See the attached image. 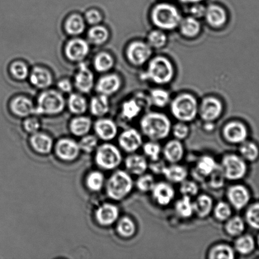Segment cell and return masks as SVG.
Returning a JSON list of instances; mask_svg holds the SVG:
<instances>
[{
    "label": "cell",
    "instance_id": "1",
    "mask_svg": "<svg viewBox=\"0 0 259 259\" xmlns=\"http://www.w3.org/2000/svg\"><path fill=\"white\" fill-rule=\"evenodd\" d=\"M142 132L151 141L166 139L171 131V121L164 114L151 112L146 114L140 121Z\"/></svg>",
    "mask_w": 259,
    "mask_h": 259
},
{
    "label": "cell",
    "instance_id": "2",
    "mask_svg": "<svg viewBox=\"0 0 259 259\" xmlns=\"http://www.w3.org/2000/svg\"><path fill=\"white\" fill-rule=\"evenodd\" d=\"M133 188L131 175L124 170H117L106 182L105 189L107 196L116 201L125 199Z\"/></svg>",
    "mask_w": 259,
    "mask_h": 259
},
{
    "label": "cell",
    "instance_id": "3",
    "mask_svg": "<svg viewBox=\"0 0 259 259\" xmlns=\"http://www.w3.org/2000/svg\"><path fill=\"white\" fill-rule=\"evenodd\" d=\"M174 74V67L171 61L159 56L150 61L143 78L157 84L163 85L171 82Z\"/></svg>",
    "mask_w": 259,
    "mask_h": 259
},
{
    "label": "cell",
    "instance_id": "4",
    "mask_svg": "<svg viewBox=\"0 0 259 259\" xmlns=\"http://www.w3.org/2000/svg\"><path fill=\"white\" fill-rule=\"evenodd\" d=\"M151 19L159 29L170 30L179 26L182 17L179 10L174 5L161 4L157 5L152 9Z\"/></svg>",
    "mask_w": 259,
    "mask_h": 259
},
{
    "label": "cell",
    "instance_id": "5",
    "mask_svg": "<svg viewBox=\"0 0 259 259\" xmlns=\"http://www.w3.org/2000/svg\"><path fill=\"white\" fill-rule=\"evenodd\" d=\"M171 110L175 118L182 122H190L195 120L199 113V105L196 98L190 94H181L174 99Z\"/></svg>",
    "mask_w": 259,
    "mask_h": 259
},
{
    "label": "cell",
    "instance_id": "6",
    "mask_svg": "<svg viewBox=\"0 0 259 259\" xmlns=\"http://www.w3.org/2000/svg\"><path fill=\"white\" fill-rule=\"evenodd\" d=\"M65 101L63 96L55 90H48L38 98L35 113L38 115H56L64 110Z\"/></svg>",
    "mask_w": 259,
    "mask_h": 259
},
{
    "label": "cell",
    "instance_id": "7",
    "mask_svg": "<svg viewBox=\"0 0 259 259\" xmlns=\"http://www.w3.org/2000/svg\"><path fill=\"white\" fill-rule=\"evenodd\" d=\"M123 156L118 147L108 142L100 145L95 150V161L100 169L113 170L120 166Z\"/></svg>",
    "mask_w": 259,
    "mask_h": 259
},
{
    "label": "cell",
    "instance_id": "8",
    "mask_svg": "<svg viewBox=\"0 0 259 259\" xmlns=\"http://www.w3.org/2000/svg\"><path fill=\"white\" fill-rule=\"evenodd\" d=\"M226 179L238 180L245 177L247 172V165L242 157L229 154L223 157L221 165Z\"/></svg>",
    "mask_w": 259,
    "mask_h": 259
},
{
    "label": "cell",
    "instance_id": "9",
    "mask_svg": "<svg viewBox=\"0 0 259 259\" xmlns=\"http://www.w3.org/2000/svg\"><path fill=\"white\" fill-rule=\"evenodd\" d=\"M53 149L58 159L67 162L76 161L81 152L78 142L68 137H63L58 140Z\"/></svg>",
    "mask_w": 259,
    "mask_h": 259
},
{
    "label": "cell",
    "instance_id": "10",
    "mask_svg": "<svg viewBox=\"0 0 259 259\" xmlns=\"http://www.w3.org/2000/svg\"><path fill=\"white\" fill-rule=\"evenodd\" d=\"M152 50L148 43L134 41L128 46L126 50L129 62L135 66L143 65L151 58Z\"/></svg>",
    "mask_w": 259,
    "mask_h": 259
},
{
    "label": "cell",
    "instance_id": "11",
    "mask_svg": "<svg viewBox=\"0 0 259 259\" xmlns=\"http://www.w3.org/2000/svg\"><path fill=\"white\" fill-rule=\"evenodd\" d=\"M223 111L221 101L212 96L204 98L199 106L200 118L205 122H213L216 120L221 115Z\"/></svg>",
    "mask_w": 259,
    "mask_h": 259
},
{
    "label": "cell",
    "instance_id": "12",
    "mask_svg": "<svg viewBox=\"0 0 259 259\" xmlns=\"http://www.w3.org/2000/svg\"><path fill=\"white\" fill-rule=\"evenodd\" d=\"M119 209L112 203H104L95 210V218L98 225L103 227H110L118 222L119 218Z\"/></svg>",
    "mask_w": 259,
    "mask_h": 259
},
{
    "label": "cell",
    "instance_id": "13",
    "mask_svg": "<svg viewBox=\"0 0 259 259\" xmlns=\"http://www.w3.org/2000/svg\"><path fill=\"white\" fill-rule=\"evenodd\" d=\"M119 146L128 153H134L143 146V140L136 129L129 128L123 131L118 137Z\"/></svg>",
    "mask_w": 259,
    "mask_h": 259
},
{
    "label": "cell",
    "instance_id": "14",
    "mask_svg": "<svg viewBox=\"0 0 259 259\" xmlns=\"http://www.w3.org/2000/svg\"><path fill=\"white\" fill-rule=\"evenodd\" d=\"M90 52V46L85 40L75 38L69 40L65 46L66 57L72 62H81Z\"/></svg>",
    "mask_w": 259,
    "mask_h": 259
},
{
    "label": "cell",
    "instance_id": "15",
    "mask_svg": "<svg viewBox=\"0 0 259 259\" xmlns=\"http://www.w3.org/2000/svg\"><path fill=\"white\" fill-rule=\"evenodd\" d=\"M223 137L230 144H242L248 136L247 127L240 121H231L223 128Z\"/></svg>",
    "mask_w": 259,
    "mask_h": 259
},
{
    "label": "cell",
    "instance_id": "16",
    "mask_svg": "<svg viewBox=\"0 0 259 259\" xmlns=\"http://www.w3.org/2000/svg\"><path fill=\"white\" fill-rule=\"evenodd\" d=\"M29 142L33 151L40 155L49 154L54 147L52 137L40 131L30 134Z\"/></svg>",
    "mask_w": 259,
    "mask_h": 259
},
{
    "label": "cell",
    "instance_id": "17",
    "mask_svg": "<svg viewBox=\"0 0 259 259\" xmlns=\"http://www.w3.org/2000/svg\"><path fill=\"white\" fill-rule=\"evenodd\" d=\"M227 197L231 205L235 209L241 210L249 202L250 193L243 185H235L228 190Z\"/></svg>",
    "mask_w": 259,
    "mask_h": 259
},
{
    "label": "cell",
    "instance_id": "18",
    "mask_svg": "<svg viewBox=\"0 0 259 259\" xmlns=\"http://www.w3.org/2000/svg\"><path fill=\"white\" fill-rule=\"evenodd\" d=\"M96 136L104 142H109L116 138L118 135V126L113 120L108 118H100L94 124Z\"/></svg>",
    "mask_w": 259,
    "mask_h": 259
},
{
    "label": "cell",
    "instance_id": "19",
    "mask_svg": "<svg viewBox=\"0 0 259 259\" xmlns=\"http://www.w3.org/2000/svg\"><path fill=\"white\" fill-rule=\"evenodd\" d=\"M151 192L155 201L162 206L169 205L175 197L174 188L167 182L156 183Z\"/></svg>",
    "mask_w": 259,
    "mask_h": 259
},
{
    "label": "cell",
    "instance_id": "20",
    "mask_svg": "<svg viewBox=\"0 0 259 259\" xmlns=\"http://www.w3.org/2000/svg\"><path fill=\"white\" fill-rule=\"evenodd\" d=\"M10 108L17 117L26 118L35 113V106L32 101L24 96L15 98L10 103Z\"/></svg>",
    "mask_w": 259,
    "mask_h": 259
},
{
    "label": "cell",
    "instance_id": "21",
    "mask_svg": "<svg viewBox=\"0 0 259 259\" xmlns=\"http://www.w3.org/2000/svg\"><path fill=\"white\" fill-rule=\"evenodd\" d=\"M94 85V75L85 63H81L75 77V85L80 92L90 93Z\"/></svg>",
    "mask_w": 259,
    "mask_h": 259
},
{
    "label": "cell",
    "instance_id": "22",
    "mask_svg": "<svg viewBox=\"0 0 259 259\" xmlns=\"http://www.w3.org/2000/svg\"><path fill=\"white\" fill-rule=\"evenodd\" d=\"M204 17L207 24L214 28L223 26L227 21V12L219 5H211L206 8Z\"/></svg>",
    "mask_w": 259,
    "mask_h": 259
},
{
    "label": "cell",
    "instance_id": "23",
    "mask_svg": "<svg viewBox=\"0 0 259 259\" xmlns=\"http://www.w3.org/2000/svg\"><path fill=\"white\" fill-rule=\"evenodd\" d=\"M121 86V80L118 75L110 74L104 76L99 79L96 90L101 95L109 96L118 91Z\"/></svg>",
    "mask_w": 259,
    "mask_h": 259
},
{
    "label": "cell",
    "instance_id": "24",
    "mask_svg": "<svg viewBox=\"0 0 259 259\" xmlns=\"http://www.w3.org/2000/svg\"><path fill=\"white\" fill-rule=\"evenodd\" d=\"M165 159L171 164L179 162L184 156V147L181 141L175 139L169 141L162 149Z\"/></svg>",
    "mask_w": 259,
    "mask_h": 259
},
{
    "label": "cell",
    "instance_id": "25",
    "mask_svg": "<svg viewBox=\"0 0 259 259\" xmlns=\"http://www.w3.org/2000/svg\"><path fill=\"white\" fill-rule=\"evenodd\" d=\"M125 167L129 174L140 175L145 174L149 164L145 157L141 155L132 153L126 157Z\"/></svg>",
    "mask_w": 259,
    "mask_h": 259
},
{
    "label": "cell",
    "instance_id": "26",
    "mask_svg": "<svg viewBox=\"0 0 259 259\" xmlns=\"http://www.w3.org/2000/svg\"><path fill=\"white\" fill-rule=\"evenodd\" d=\"M30 81L35 87L46 89L52 85L53 78L50 71L45 68L36 67L33 68L30 73Z\"/></svg>",
    "mask_w": 259,
    "mask_h": 259
},
{
    "label": "cell",
    "instance_id": "27",
    "mask_svg": "<svg viewBox=\"0 0 259 259\" xmlns=\"http://www.w3.org/2000/svg\"><path fill=\"white\" fill-rule=\"evenodd\" d=\"M92 121L87 116H76L69 123L71 134L78 137H82L90 133Z\"/></svg>",
    "mask_w": 259,
    "mask_h": 259
},
{
    "label": "cell",
    "instance_id": "28",
    "mask_svg": "<svg viewBox=\"0 0 259 259\" xmlns=\"http://www.w3.org/2000/svg\"><path fill=\"white\" fill-rule=\"evenodd\" d=\"M180 32L183 36L189 38L196 37L199 35L201 25L199 20L192 16L182 19L179 25Z\"/></svg>",
    "mask_w": 259,
    "mask_h": 259
},
{
    "label": "cell",
    "instance_id": "29",
    "mask_svg": "<svg viewBox=\"0 0 259 259\" xmlns=\"http://www.w3.org/2000/svg\"><path fill=\"white\" fill-rule=\"evenodd\" d=\"M167 180L174 184H178L184 181L188 177V171L186 167L181 165L172 164L169 166L164 167L162 172Z\"/></svg>",
    "mask_w": 259,
    "mask_h": 259
},
{
    "label": "cell",
    "instance_id": "30",
    "mask_svg": "<svg viewBox=\"0 0 259 259\" xmlns=\"http://www.w3.org/2000/svg\"><path fill=\"white\" fill-rule=\"evenodd\" d=\"M213 207V200L207 195H199L194 202V213L201 218L208 217L211 212Z\"/></svg>",
    "mask_w": 259,
    "mask_h": 259
},
{
    "label": "cell",
    "instance_id": "31",
    "mask_svg": "<svg viewBox=\"0 0 259 259\" xmlns=\"http://www.w3.org/2000/svg\"><path fill=\"white\" fill-rule=\"evenodd\" d=\"M105 183V175L98 170H94L86 175L85 185L88 190L91 192H100L103 189Z\"/></svg>",
    "mask_w": 259,
    "mask_h": 259
},
{
    "label": "cell",
    "instance_id": "32",
    "mask_svg": "<svg viewBox=\"0 0 259 259\" xmlns=\"http://www.w3.org/2000/svg\"><path fill=\"white\" fill-rule=\"evenodd\" d=\"M136 227L131 218L123 217L117 222L116 232L121 237L129 238L135 234Z\"/></svg>",
    "mask_w": 259,
    "mask_h": 259
},
{
    "label": "cell",
    "instance_id": "33",
    "mask_svg": "<svg viewBox=\"0 0 259 259\" xmlns=\"http://www.w3.org/2000/svg\"><path fill=\"white\" fill-rule=\"evenodd\" d=\"M65 29L71 35H80L85 29V20L80 15H71L66 20Z\"/></svg>",
    "mask_w": 259,
    "mask_h": 259
},
{
    "label": "cell",
    "instance_id": "34",
    "mask_svg": "<svg viewBox=\"0 0 259 259\" xmlns=\"http://www.w3.org/2000/svg\"><path fill=\"white\" fill-rule=\"evenodd\" d=\"M90 110L92 115L97 117L105 115L109 110L107 96L101 95L94 97L91 101Z\"/></svg>",
    "mask_w": 259,
    "mask_h": 259
},
{
    "label": "cell",
    "instance_id": "35",
    "mask_svg": "<svg viewBox=\"0 0 259 259\" xmlns=\"http://www.w3.org/2000/svg\"><path fill=\"white\" fill-rule=\"evenodd\" d=\"M175 210L177 214L183 218H189L194 213V202L192 201L191 197L182 195L175 204Z\"/></svg>",
    "mask_w": 259,
    "mask_h": 259
},
{
    "label": "cell",
    "instance_id": "36",
    "mask_svg": "<svg viewBox=\"0 0 259 259\" xmlns=\"http://www.w3.org/2000/svg\"><path fill=\"white\" fill-rule=\"evenodd\" d=\"M68 107L71 113L80 115L87 110V103L85 98L78 94H72L68 100Z\"/></svg>",
    "mask_w": 259,
    "mask_h": 259
},
{
    "label": "cell",
    "instance_id": "37",
    "mask_svg": "<svg viewBox=\"0 0 259 259\" xmlns=\"http://www.w3.org/2000/svg\"><path fill=\"white\" fill-rule=\"evenodd\" d=\"M108 30L102 25H94L92 28L89 30V39L94 45H103L108 40Z\"/></svg>",
    "mask_w": 259,
    "mask_h": 259
},
{
    "label": "cell",
    "instance_id": "38",
    "mask_svg": "<svg viewBox=\"0 0 259 259\" xmlns=\"http://www.w3.org/2000/svg\"><path fill=\"white\" fill-rule=\"evenodd\" d=\"M208 257L210 259H233L235 252L231 246L221 243L211 248Z\"/></svg>",
    "mask_w": 259,
    "mask_h": 259
},
{
    "label": "cell",
    "instance_id": "39",
    "mask_svg": "<svg viewBox=\"0 0 259 259\" xmlns=\"http://www.w3.org/2000/svg\"><path fill=\"white\" fill-rule=\"evenodd\" d=\"M217 164L215 159L209 156L200 157L196 166L198 174L202 176L209 177L215 169Z\"/></svg>",
    "mask_w": 259,
    "mask_h": 259
},
{
    "label": "cell",
    "instance_id": "40",
    "mask_svg": "<svg viewBox=\"0 0 259 259\" xmlns=\"http://www.w3.org/2000/svg\"><path fill=\"white\" fill-rule=\"evenodd\" d=\"M114 61L113 57L107 53H100L94 60V67L98 72H105L113 67Z\"/></svg>",
    "mask_w": 259,
    "mask_h": 259
},
{
    "label": "cell",
    "instance_id": "41",
    "mask_svg": "<svg viewBox=\"0 0 259 259\" xmlns=\"http://www.w3.org/2000/svg\"><path fill=\"white\" fill-rule=\"evenodd\" d=\"M226 232L232 237H237L242 234L245 230V223L242 218L234 217L227 220L225 226Z\"/></svg>",
    "mask_w": 259,
    "mask_h": 259
},
{
    "label": "cell",
    "instance_id": "42",
    "mask_svg": "<svg viewBox=\"0 0 259 259\" xmlns=\"http://www.w3.org/2000/svg\"><path fill=\"white\" fill-rule=\"evenodd\" d=\"M255 247L253 238L250 235H243L236 240L235 243V250L242 255L249 254Z\"/></svg>",
    "mask_w": 259,
    "mask_h": 259
},
{
    "label": "cell",
    "instance_id": "43",
    "mask_svg": "<svg viewBox=\"0 0 259 259\" xmlns=\"http://www.w3.org/2000/svg\"><path fill=\"white\" fill-rule=\"evenodd\" d=\"M239 151L242 158L249 161H255L259 154L257 146L252 142H242L241 144Z\"/></svg>",
    "mask_w": 259,
    "mask_h": 259
},
{
    "label": "cell",
    "instance_id": "44",
    "mask_svg": "<svg viewBox=\"0 0 259 259\" xmlns=\"http://www.w3.org/2000/svg\"><path fill=\"white\" fill-rule=\"evenodd\" d=\"M150 98H151L152 103L159 108L165 107L170 101L169 93L162 89H155L152 90Z\"/></svg>",
    "mask_w": 259,
    "mask_h": 259
},
{
    "label": "cell",
    "instance_id": "45",
    "mask_svg": "<svg viewBox=\"0 0 259 259\" xmlns=\"http://www.w3.org/2000/svg\"><path fill=\"white\" fill-rule=\"evenodd\" d=\"M98 137L89 134L81 137L80 141L78 142L81 151L87 154L92 153L95 151L98 146Z\"/></svg>",
    "mask_w": 259,
    "mask_h": 259
},
{
    "label": "cell",
    "instance_id": "46",
    "mask_svg": "<svg viewBox=\"0 0 259 259\" xmlns=\"http://www.w3.org/2000/svg\"><path fill=\"white\" fill-rule=\"evenodd\" d=\"M147 43L152 48H161L166 45L167 35L162 30H154L149 33L147 37Z\"/></svg>",
    "mask_w": 259,
    "mask_h": 259
},
{
    "label": "cell",
    "instance_id": "47",
    "mask_svg": "<svg viewBox=\"0 0 259 259\" xmlns=\"http://www.w3.org/2000/svg\"><path fill=\"white\" fill-rule=\"evenodd\" d=\"M141 106L136 100H130L124 103L122 108V115L127 120H133L140 113Z\"/></svg>",
    "mask_w": 259,
    "mask_h": 259
},
{
    "label": "cell",
    "instance_id": "48",
    "mask_svg": "<svg viewBox=\"0 0 259 259\" xmlns=\"http://www.w3.org/2000/svg\"><path fill=\"white\" fill-rule=\"evenodd\" d=\"M143 150L144 154L152 161H156L160 159V155L161 154L162 148L161 145L158 142L154 141H151L146 142L143 145Z\"/></svg>",
    "mask_w": 259,
    "mask_h": 259
},
{
    "label": "cell",
    "instance_id": "49",
    "mask_svg": "<svg viewBox=\"0 0 259 259\" xmlns=\"http://www.w3.org/2000/svg\"><path fill=\"white\" fill-rule=\"evenodd\" d=\"M10 70L13 77L17 80H24L29 75L27 66L21 61H16L12 63Z\"/></svg>",
    "mask_w": 259,
    "mask_h": 259
},
{
    "label": "cell",
    "instance_id": "50",
    "mask_svg": "<svg viewBox=\"0 0 259 259\" xmlns=\"http://www.w3.org/2000/svg\"><path fill=\"white\" fill-rule=\"evenodd\" d=\"M214 213L215 217L217 220L220 222H225L232 217V210L228 203L219 202L215 205Z\"/></svg>",
    "mask_w": 259,
    "mask_h": 259
},
{
    "label": "cell",
    "instance_id": "51",
    "mask_svg": "<svg viewBox=\"0 0 259 259\" xmlns=\"http://www.w3.org/2000/svg\"><path fill=\"white\" fill-rule=\"evenodd\" d=\"M155 184L156 182L154 177L152 175L144 174L139 176L136 183L137 188L142 192L152 191Z\"/></svg>",
    "mask_w": 259,
    "mask_h": 259
},
{
    "label": "cell",
    "instance_id": "52",
    "mask_svg": "<svg viewBox=\"0 0 259 259\" xmlns=\"http://www.w3.org/2000/svg\"><path fill=\"white\" fill-rule=\"evenodd\" d=\"M246 220L251 227L259 230V203L248 208L246 212Z\"/></svg>",
    "mask_w": 259,
    "mask_h": 259
},
{
    "label": "cell",
    "instance_id": "53",
    "mask_svg": "<svg viewBox=\"0 0 259 259\" xmlns=\"http://www.w3.org/2000/svg\"><path fill=\"white\" fill-rule=\"evenodd\" d=\"M209 177H210V184L213 188L217 189V188L221 187L224 185L226 178L221 167L219 165H217Z\"/></svg>",
    "mask_w": 259,
    "mask_h": 259
},
{
    "label": "cell",
    "instance_id": "54",
    "mask_svg": "<svg viewBox=\"0 0 259 259\" xmlns=\"http://www.w3.org/2000/svg\"><path fill=\"white\" fill-rule=\"evenodd\" d=\"M181 184L180 192H181L182 195L192 197L197 195L198 192H199V186L194 182L190 181V180L188 181V180H185Z\"/></svg>",
    "mask_w": 259,
    "mask_h": 259
},
{
    "label": "cell",
    "instance_id": "55",
    "mask_svg": "<svg viewBox=\"0 0 259 259\" xmlns=\"http://www.w3.org/2000/svg\"><path fill=\"white\" fill-rule=\"evenodd\" d=\"M172 130V134H173L175 138L179 141L184 140L189 136L190 130L189 126L184 122H180L175 124Z\"/></svg>",
    "mask_w": 259,
    "mask_h": 259
},
{
    "label": "cell",
    "instance_id": "56",
    "mask_svg": "<svg viewBox=\"0 0 259 259\" xmlns=\"http://www.w3.org/2000/svg\"><path fill=\"white\" fill-rule=\"evenodd\" d=\"M41 123L37 118L28 116L23 122V128L28 134H32L40 131Z\"/></svg>",
    "mask_w": 259,
    "mask_h": 259
},
{
    "label": "cell",
    "instance_id": "57",
    "mask_svg": "<svg viewBox=\"0 0 259 259\" xmlns=\"http://www.w3.org/2000/svg\"><path fill=\"white\" fill-rule=\"evenodd\" d=\"M85 18L89 24L96 25L102 20V15L96 10H90L86 13Z\"/></svg>",
    "mask_w": 259,
    "mask_h": 259
},
{
    "label": "cell",
    "instance_id": "58",
    "mask_svg": "<svg viewBox=\"0 0 259 259\" xmlns=\"http://www.w3.org/2000/svg\"><path fill=\"white\" fill-rule=\"evenodd\" d=\"M194 4L195 5H193L190 10L192 16L196 18V19L204 17L206 8H205L202 5L199 4V3Z\"/></svg>",
    "mask_w": 259,
    "mask_h": 259
},
{
    "label": "cell",
    "instance_id": "59",
    "mask_svg": "<svg viewBox=\"0 0 259 259\" xmlns=\"http://www.w3.org/2000/svg\"><path fill=\"white\" fill-rule=\"evenodd\" d=\"M58 88L63 93H70L72 90V83L67 79L60 80L58 83Z\"/></svg>",
    "mask_w": 259,
    "mask_h": 259
},
{
    "label": "cell",
    "instance_id": "60",
    "mask_svg": "<svg viewBox=\"0 0 259 259\" xmlns=\"http://www.w3.org/2000/svg\"><path fill=\"white\" fill-rule=\"evenodd\" d=\"M152 163L150 165V167L154 172L156 174H162L164 167H166L164 164V162H162L159 160L156 161H152Z\"/></svg>",
    "mask_w": 259,
    "mask_h": 259
},
{
    "label": "cell",
    "instance_id": "61",
    "mask_svg": "<svg viewBox=\"0 0 259 259\" xmlns=\"http://www.w3.org/2000/svg\"><path fill=\"white\" fill-rule=\"evenodd\" d=\"M180 1L185 3V4H197V3L202 2L203 0H180Z\"/></svg>",
    "mask_w": 259,
    "mask_h": 259
},
{
    "label": "cell",
    "instance_id": "62",
    "mask_svg": "<svg viewBox=\"0 0 259 259\" xmlns=\"http://www.w3.org/2000/svg\"><path fill=\"white\" fill-rule=\"evenodd\" d=\"M258 245H259V237L258 238Z\"/></svg>",
    "mask_w": 259,
    "mask_h": 259
}]
</instances>
